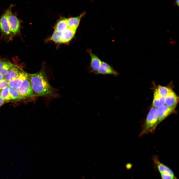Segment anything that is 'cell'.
I'll list each match as a JSON object with an SVG mask.
<instances>
[{
    "mask_svg": "<svg viewBox=\"0 0 179 179\" xmlns=\"http://www.w3.org/2000/svg\"><path fill=\"white\" fill-rule=\"evenodd\" d=\"M29 79L35 96L55 95V90L49 83L44 68L36 73L29 74Z\"/></svg>",
    "mask_w": 179,
    "mask_h": 179,
    "instance_id": "obj_1",
    "label": "cell"
},
{
    "mask_svg": "<svg viewBox=\"0 0 179 179\" xmlns=\"http://www.w3.org/2000/svg\"><path fill=\"white\" fill-rule=\"evenodd\" d=\"M156 108L152 107L147 115L139 136L153 132L159 124L155 112Z\"/></svg>",
    "mask_w": 179,
    "mask_h": 179,
    "instance_id": "obj_2",
    "label": "cell"
},
{
    "mask_svg": "<svg viewBox=\"0 0 179 179\" xmlns=\"http://www.w3.org/2000/svg\"><path fill=\"white\" fill-rule=\"evenodd\" d=\"M12 6V5H11L6 10L11 33L13 35H15L19 31L20 21L16 16L12 13L11 11Z\"/></svg>",
    "mask_w": 179,
    "mask_h": 179,
    "instance_id": "obj_3",
    "label": "cell"
},
{
    "mask_svg": "<svg viewBox=\"0 0 179 179\" xmlns=\"http://www.w3.org/2000/svg\"><path fill=\"white\" fill-rule=\"evenodd\" d=\"M17 90L20 94L25 99L32 98L35 96L32 89L29 77L23 81Z\"/></svg>",
    "mask_w": 179,
    "mask_h": 179,
    "instance_id": "obj_4",
    "label": "cell"
},
{
    "mask_svg": "<svg viewBox=\"0 0 179 179\" xmlns=\"http://www.w3.org/2000/svg\"><path fill=\"white\" fill-rule=\"evenodd\" d=\"M174 109L168 107L165 104L156 108V114L158 124L173 113Z\"/></svg>",
    "mask_w": 179,
    "mask_h": 179,
    "instance_id": "obj_5",
    "label": "cell"
},
{
    "mask_svg": "<svg viewBox=\"0 0 179 179\" xmlns=\"http://www.w3.org/2000/svg\"><path fill=\"white\" fill-rule=\"evenodd\" d=\"M88 52L91 58L90 65L88 68V71L89 73H93L96 74L101 64L102 61L90 50H88Z\"/></svg>",
    "mask_w": 179,
    "mask_h": 179,
    "instance_id": "obj_6",
    "label": "cell"
},
{
    "mask_svg": "<svg viewBox=\"0 0 179 179\" xmlns=\"http://www.w3.org/2000/svg\"><path fill=\"white\" fill-rule=\"evenodd\" d=\"M119 74V73L111 65L102 61L96 74L104 75H111L115 77L117 76Z\"/></svg>",
    "mask_w": 179,
    "mask_h": 179,
    "instance_id": "obj_7",
    "label": "cell"
},
{
    "mask_svg": "<svg viewBox=\"0 0 179 179\" xmlns=\"http://www.w3.org/2000/svg\"><path fill=\"white\" fill-rule=\"evenodd\" d=\"M23 71L18 66L13 64L8 72L3 76V78L9 82L17 78Z\"/></svg>",
    "mask_w": 179,
    "mask_h": 179,
    "instance_id": "obj_8",
    "label": "cell"
},
{
    "mask_svg": "<svg viewBox=\"0 0 179 179\" xmlns=\"http://www.w3.org/2000/svg\"><path fill=\"white\" fill-rule=\"evenodd\" d=\"M29 74L23 71L16 78L8 82V86L17 90L21 85L23 81L28 78Z\"/></svg>",
    "mask_w": 179,
    "mask_h": 179,
    "instance_id": "obj_9",
    "label": "cell"
},
{
    "mask_svg": "<svg viewBox=\"0 0 179 179\" xmlns=\"http://www.w3.org/2000/svg\"><path fill=\"white\" fill-rule=\"evenodd\" d=\"M0 29L2 33L6 36L9 35L11 33L6 10L0 18Z\"/></svg>",
    "mask_w": 179,
    "mask_h": 179,
    "instance_id": "obj_10",
    "label": "cell"
},
{
    "mask_svg": "<svg viewBox=\"0 0 179 179\" xmlns=\"http://www.w3.org/2000/svg\"><path fill=\"white\" fill-rule=\"evenodd\" d=\"M179 100L178 97L172 90L165 97V104L170 108L175 109Z\"/></svg>",
    "mask_w": 179,
    "mask_h": 179,
    "instance_id": "obj_11",
    "label": "cell"
},
{
    "mask_svg": "<svg viewBox=\"0 0 179 179\" xmlns=\"http://www.w3.org/2000/svg\"><path fill=\"white\" fill-rule=\"evenodd\" d=\"M76 31L68 28L60 33V38L61 43H67L70 42L74 37Z\"/></svg>",
    "mask_w": 179,
    "mask_h": 179,
    "instance_id": "obj_12",
    "label": "cell"
},
{
    "mask_svg": "<svg viewBox=\"0 0 179 179\" xmlns=\"http://www.w3.org/2000/svg\"><path fill=\"white\" fill-rule=\"evenodd\" d=\"M85 14L86 12H84L78 16L68 18V28L76 31L81 19Z\"/></svg>",
    "mask_w": 179,
    "mask_h": 179,
    "instance_id": "obj_13",
    "label": "cell"
},
{
    "mask_svg": "<svg viewBox=\"0 0 179 179\" xmlns=\"http://www.w3.org/2000/svg\"><path fill=\"white\" fill-rule=\"evenodd\" d=\"M68 18L61 17L57 22L54 27V30L61 33L68 28Z\"/></svg>",
    "mask_w": 179,
    "mask_h": 179,
    "instance_id": "obj_14",
    "label": "cell"
},
{
    "mask_svg": "<svg viewBox=\"0 0 179 179\" xmlns=\"http://www.w3.org/2000/svg\"><path fill=\"white\" fill-rule=\"evenodd\" d=\"M13 64L5 59L0 58V74L3 77L8 72Z\"/></svg>",
    "mask_w": 179,
    "mask_h": 179,
    "instance_id": "obj_15",
    "label": "cell"
},
{
    "mask_svg": "<svg viewBox=\"0 0 179 179\" xmlns=\"http://www.w3.org/2000/svg\"><path fill=\"white\" fill-rule=\"evenodd\" d=\"M165 97L160 95L156 91L154 92L152 105L155 108L165 104Z\"/></svg>",
    "mask_w": 179,
    "mask_h": 179,
    "instance_id": "obj_16",
    "label": "cell"
},
{
    "mask_svg": "<svg viewBox=\"0 0 179 179\" xmlns=\"http://www.w3.org/2000/svg\"><path fill=\"white\" fill-rule=\"evenodd\" d=\"M8 90L11 100H19L25 99L20 94L16 89L8 86Z\"/></svg>",
    "mask_w": 179,
    "mask_h": 179,
    "instance_id": "obj_17",
    "label": "cell"
},
{
    "mask_svg": "<svg viewBox=\"0 0 179 179\" xmlns=\"http://www.w3.org/2000/svg\"><path fill=\"white\" fill-rule=\"evenodd\" d=\"M172 90L169 87L158 85L155 90L160 95L165 97Z\"/></svg>",
    "mask_w": 179,
    "mask_h": 179,
    "instance_id": "obj_18",
    "label": "cell"
},
{
    "mask_svg": "<svg viewBox=\"0 0 179 179\" xmlns=\"http://www.w3.org/2000/svg\"><path fill=\"white\" fill-rule=\"evenodd\" d=\"M0 96L4 99L5 103L11 101L8 90V86L4 87L1 90Z\"/></svg>",
    "mask_w": 179,
    "mask_h": 179,
    "instance_id": "obj_19",
    "label": "cell"
},
{
    "mask_svg": "<svg viewBox=\"0 0 179 179\" xmlns=\"http://www.w3.org/2000/svg\"><path fill=\"white\" fill-rule=\"evenodd\" d=\"M60 33L54 30L51 36L47 40L51 41L57 44L61 43L60 38Z\"/></svg>",
    "mask_w": 179,
    "mask_h": 179,
    "instance_id": "obj_20",
    "label": "cell"
},
{
    "mask_svg": "<svg viewBox=\"0 0 179 179\" xmlns=\"http://www.w3.org/2000/svg\"><path fill=\"white\" fill-rule=\"evenodd\" d=\"M8 86V82L3 79L0 80V90H2L5 87Z\"/></svg>",
    "mask_w": 179,
    "mask_h": 179,
    "instance_id": "obj_21",
    "label": "cell"
},
{
    "mask_svg": "<svg viewBox=\"0 0 179 179\" xmlns=\"http://www.w3.org/2000/svg\"><path fill=\"white\" fill-rule=\"evenodd\" d=\"M5 103L3 98L0 96V107Z\"/></svg>",
    "mask_w": 179,
    "mask_h": 179,
    "instance_id": "obj_22",
    "label": "cell"
},
{
    "mask_svg": "<svg viewBox=\"0 0 179 179\" xmlns=\"http://www.w3.org/2000/svg\"><path fill=\"white\" fill-rule=\"evenodd\" d=\"M171 39L170 41V43L172 46H173L175 44L176 42L172 38Z\"/></svg>",
    "mask_w": 179,
    "mask_h": 179,
    "instance_id": "obj_23",
    "label": "cell"
},
{
    "mask_svg": "<svg viewBox=\"0 0 179 179\" xmlns=\"http://www.w3.org/2000/svg\"><path fill=\"white\" fill-rule=\"evenodd\" d=\"M126 167L127 169H130L131 168L132 165L130 163H128L126 165Z\"/></svg>",
    "mask_w": 179,
    "mask_h": 179,
    "instance_id": "obj_24",
    "label": "cell"
},
{
    "mask_svg": "<svg viewBox=\"0 0 179 179\" xmlns=\"http://www.w3.org/2000/svg\"><path fill=\"white\" fill-rule=\"evenodd\" d=\"M179 0H176L175 2L173 4L174 6L177 5L178 6H179Z\"/></svg>",
    "mask_w": 179,
    "mask_h": 179,
    "instance_id": "obj_25",
    "label": "cell"
},
{
    "mask_svg": "<svg viewBox=\"0 0 179 179\" xmlns=\"http://www.w3.org/2000/svg\"><path fill=\"white\" fill-rule=\"evenodd\" d=\"M4 79L3 77L0 74V80Z\"/></svg>",
    "mask_w": 179,
    "mask_h": 179,
    "instance_id": "obj_26",
    "label": "cell"
},
{
    "mask_svg": "<svg viewBox=\"0 0 179 179\" xmlns=\"http://www.w3.org/2000/svg\"><path fill=\"white\" fill-rule=\"evenodd\" d=\"M82 179H85V178L84 176L82 177Z\"/></svg>",
    "mask_w": 179,
    "mask_h": 179,
    "instance_id": "obj_27",
    "label": "cell"
},
{
    "mask_svg": "<svg viewBox=\"0 0 179 179\" xmlns=\"http://www.w3.org/2000/svg\"><path fill=\"white\" fill-rule=\"evenodd\" d=\"M1 90H0V96L1 95Z\"/></svg>",
    "mask_w": 179,
    "mask_h": 179,
    "instance_id": "obj_28",
    "label": "cell"
}]
</instances>
